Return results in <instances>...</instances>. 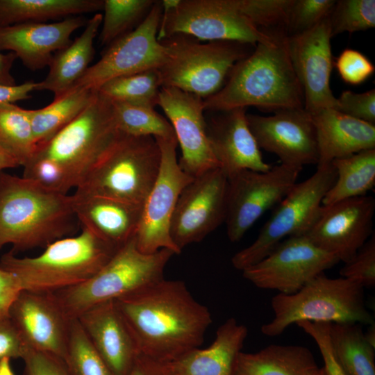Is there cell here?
Listing matches in <instances>:
<instances>
[{"label":"cell","mask_w":375,"mask_h":375,"mask_svg":"<svg viewBox=\"0 0 375 375\" xmlns=\"http://www.w3.org/2000/svg\"><path fill=\"white\" fill-rule=\"evenodd\" d=\"M115 302L140 353L164 363L199 347L212 322L179 280L164 278Z\"/></svg>","instance_id":"1"},{"label":"cell","mask_w":375,"mask_h":375,"mask_svg":"<svg viewBox=\"0 0 375 375\" xmlns=\"http://www.w3.org/2000/svg\"><path fill=\"white\" fill-rule=\"evenodd\" d=\"M288 35L274 31V40L257 43L238 62L224 86L204 99L205 110L220 112L254 106L265 112L304 108L301 84L287 47Z\"/></svg>","instance_id":"2"},{"label":"cell","mask_w":375,"mask_h":375,"mask_svg":"<svg viewBox=\"0 0 375 375\" xmlns=\"http://www.w3.org/2000/svg\"><path fill=\"white\" fill-rule=\"evenodd\" d=\"M78 226L72 195L0 171V251L8 244L15 254L44 249Z\"/></svg>","instance_id":"3"},{"label":"cell","mask_w":375,"mask_h":375,"mask_svg":"<svg viewBox=\"0 0 375 375\" xmlns=\"http://www.w3.org/2000/svg\"><path fill=\"white\" fill-rule=\"evenodd\" d=\"M119 249L81 227L78 235L54 241L35 257L19 258L10 251L1 256L0 267L12 273L23 290L54 292L90 278Z\"/></svg>","instance_id":"4"},{"label":"cell","mask_w":375,"mask_h":375,"mask_svg":"<svg viewBox=\"0 0 375 375\" xmlns=\"http://www.w3.org/2000/svg\"><path fill=\"white\" fill-rule=\"evenodd\" d=\"M271 306L274 317L261 327L262 333L269 337L279 335L291 324L302 321L374 324L365 303L364 288L347 278H329L324 273L294 294L275 295Z\"/></svg>","instance_id":"5"},{"label":"cell","mask_w":375,"mask_h":375,"mask_svg":"<svg viewBox=\"0 0 375 375\" xmlns=\"http://www.w3.org/2000/svg\"><path fill=\"white\" fill-rule=\"evenodd\" d=\"M160 150L151 136L119 132L74 193L98 195L143 206L157 178Z\"/></svg>","instance_id":"6"},{"label":"cell","mask_w":375,"mask_h":375,"mask_svg":"<svg viewBox=\"0 0 375 375\" xmlns=\"http://www.w3.org/2000/svg\"><path fill=\"white\" fill-rule=\"evenodd\" d=\"M173 255L167 249L143 253L134 236L90 278L51 293L67 316L75 319L97 304L115 301L164 278L165 267Z\"/></svg>","instance_id":"7"},{"label":"cell","mask_w":375,"mask_h":375,"mask_svg":"<svg viewBox=\"0 0 375 375\" xmlns=\"http://www.w3.org/2000/svg\"><path fill=\"white\" fill-rule=\"evenodd\" d=\"M167 59L158 69L162 87H173L205 99L224 85L235 65L256 45L236 41H201L182 34L160 41Z\"/></svg>","instance_id":"8"},{"label":"cell","mask_w":375,"mask_h":375,"mask_svg":"<svg viewBox=\"0 0 375 375\" xmlns=\"http://www.w3.org/2000/svg\"><path fill=\"white\" fill-rule=\"evenodd\" d=\"M119 132L112 101L97 91L89 106L49 141L38 146L33 156L60 165L76 188Z\"/></svg>","instance_id":"9"},{"label":"cell","mask_w":375,"mask_h":375,"mask_svg":"<svg viewBox=\"0 0 375 375\" xmlns=\"http://www.w3.org/2000/svg\"><path fill=\"white\" fill-rule=\"evenodd\" d=\"M335 179L336 172L329 164L317 166L311 176L297 182L276 206L254 242L232 257L233 266L242 271L264 258L285 238L305 235Z\"/></svg>","instance_id":"10"},{"label":"cell","mask_w":375,"mask_h":375,"mask_svg":"<svg viewBox=\"0 0 375 375\" xmlns=\"http://www.w3.org/2000/svg\"><path fill=\"white\" fill-rule=\"evenodd\" d=\"M182 34L199 41H236L256 45L274 40V33L255 26L238 8L235 0H180L162 10L158 41Z\"/></svg>","instance_id":"11"},{"label":"cell","mask_w":375,"mask_h":375,"mask_svg":"<svg viewBox=\"0 0 375 375\" xmlns=\"http://www.w3.org/2000/svg\"><path fill=\"white\" fill-rule=\"evenodd\" d=\"M162 14L161 1H156L141 24L109 44L70 90H97L113 78L160 69L167 59V49L157 38Z\"/></svg>","instance_id":"12"},{"label":"cell","mask_w":375,"mask_h":375,"mask_svg":"<svg viewBox=\"0 0 375 375\" xmlns=\"http://www.w3.org/2000/svg\"><path fill=\"white\" fill-rule=\"evenodd\" d=\"M302 169L281 163L266 172L244 169L227 178L224 223L229 240L240 241L267 210L278 205Z\"/></svg>","instance_id":"13"},{"label":"cell","mask_w":375,"mask_h":375,"mask_svg":"<svg viewBox=\"0 0 375 375\" xmlns=\"http://www.w3.org/2000/svg\"><path fill=\"white\" fill-rule=\"evenodd\" d=\"M160 150L156 181L143 206L135 240L139 250L152 253L162 249L181 251L174 243L170 226L179 195L194 178L182 170L176 158V138H155Z\"/></svg>","instance_id":"14"},{"label":"cell","mask_w":375,"mask_h":375,"mask_svg":"<svg viewBox=\"0 0 375 375\" xmlns=\"http://www.w3.org/2000/svg\"><path fill=\"white\" fill-rule=\"evenodd\" d=\"M338 262L335 256L315 246L306 236H292L242 270V276L259 288L292 294Z\"/></svg>","instance_id":"15"},{"label":"cell","mask_w":375,"mask_h":375,"mask_svg":"<svg viewBox=\"0 0 375 375\" xmlns=\"http://www.w3.org/2000/svg\"><path fill=\"white\" fill-rule=\"evenodd\" d=\"M228 178L219 168L194 178L181 192L172 218V239L181 251L224 222Z\"/></svg>","instance_id":"16"},{"label":"cell","mask_w":375,"mask_h":375,"mask_svg":"<svg viewBox=\"0 0 375 375\" xmlns=\"http://www.w3.org/2000/svg\"><path fill=\"white\" fill-rule=\"evenodd\" d=\"M374 212L375 199L367 195L322 205L305 236L346 262L373 235Z\"/></svg>","instance_id":"17"},{"label":"cell","mask_w":375,"mask_h":375,"mask_svg":"<svg viewBox=\"0 0 375 375\" xmlns=\"http://www.w3.org/2000/svg\"><path fill=\"white\" fill-rule=\"evenodd\" d=\"M331 38L328 16L312 28L287 38L290 60L303 90L304 110L311 115L336 107L330 87Z\"/></svg>","instance_id":"18"},{"label":"cell","mask_w":375,"mask_h":375,"mask_svg":"<svg viewBox=\"0 0 375 375\" xmlns=\"http://www.w3.org/2000/svg\"><path fill=\"white\" fill-rule=\"evenodd\" d=\"M204 99L173 87H161L158 106L169 120L181 150L179 166L195 178L219 168L207 135Z\"/></svg>","instance_id":"19"},{"label":"cell","mask_w":375,"mask_h":375,"mask_svg":"<svg viewBox=\"0 0 375 375\" xmlns=\"http://www.w3.org/2000/svg\"><path fill=\"white\" fill-rule=\"evenodd\" d=\"M247 119L259 148L275 154L281 164L301 168L317 165L316 129L304 108L281 110L270 116L247 114Z\"/></svg>","instance_id":"20"},{"label":"cell","mask_w":375,"mask_h":375,"mask_svg":"<svg viewBox=\"0 0 375 375\" xmlns=\"http://www.w3.org/2000/svg\"><path fill=\"white\" fill-rule=\"evenodd\" d=\"M8 317L28 349L65 358L72 319L51 292L22 290Z\"/></svg>","instance_id":"21"},{"label":"cell","mask_w":375,"mask_h":375,"mask_svg":"<svg viewBox=\"0 0 375 375\" xmlns=\"http://www.w3.org/2000/svg\"><path fill=\"white\" fill-rule=\"evenodd\" d=\"M216 112L219 114L206 122L207 135L219 168L226 177L244 169H270L249 127L246 108Z\"/></svg>","instance_id":"22"},{"label":"cell","mask_w":375,"mask_h":375,"mask_svg":"<svg viewBox=\"0 0 375 375\" xmlns=\"http://www.w3.org/2000/svg\"><path fill=\"white\" fill-rule=\"evenodd\" d=\"M87 21L72 16L53 23H23L0 28V51H10L28 69L49 66L56 52L67 47L70 36Z\"/></svg>","instance_id":"23"},{"label":"cell","mask_w":375,"mask_h":375,"mask_svg":"<svg viewBox=\"0 0 375 375\" xmlns=\"http://www.w3.org/2000/svg\"><path fill=\"white\" fill-rule=\"evenodd\" d=\"M76 319L114 375H129L140 353L115 301L97 304Z\"/></svg>","instance_id":"24"},{"label":"cell","mask_w":375,"mask_h":375,"mask_svg":"<svg viewBox=\"0 0 375 375\" xmlns=\"http://www.w3.org/2000/svg\"><path fill=\"white\" fill-rule=\"evenodd\" d=\"M72 197L81 227L118 248L135 236L142 206L98 195Z\"/></svg>","instance_id":"25"},{"label":"cell","mask_w":375,"mask_h":375,"mask_svg":"<svg viewBox=\"0 0 375 375\" xmlns=\"http://www.w3.org/2000/svg\"><path fill=\"white\" fill-rule=\"evenodd\" d=\"M247 335V328L230 317L219 326L209 347L193 349L166 364L172 375H234Z\"/></svg>","instance_id":"26"},{"label":"cell","mask_w":375,"mask_h":375,"mask_svg":"<svg viewBox=\"0 0 375 375\" xmlns=\"http://www.w3.org/2000/svg\"><path fill=\"white\" fill-rule=\"evenodd\" d=\"M317 133L319 161L326 165L337 158L375 149V125L324 109L311 115Z\"/></svg>","instance_id":"27"},{"label":"cell","mask_w":375,"mask_h":375,"mask_svg":"<svg viewBox=\"0 0 375 375\" xmlns=\"http://www.w3.org/2000/svg\"><path fill=\"white\" fill-rule=\"evenodd\" d=\"M103 15L97 13L87 21L83 33L67 47L56 52L47 76L36 83L35 90H48L54 99L67 93L85 74L95 51L94 40L101 26Z\"/></svg>","instance_id":"28"},{"label":"cell","mask_w":375,"mask_h":375,"mask_svg":"<svg viewBox=\"0 0 375 375\" xmlns=\"http://www.w3.org/2000/svg\"><path fill=\"white\" fill-rule=\"evenodd\" d=\"M319 369L308 348L272 344L256 353L241 351L234 375H317Z\"/></svg>","instance_id":"29"},{"label":"cell","mask_w":375,"mask_h":375,"mask_svg":"<svg viewBox=\"0 0 375 375\" xmlns=\"http://www.w3.org/2000/svg\"><path fill=\"white\" fill-rule=\"evenodd\" d=\"M103 0H0V28L103 10Z\"/></svg>","instance_id":"30"},{"label":"cell","mask_w":375,"mask_h":375,"mask_svg":"<svg viewBox=\"0 0 375 375\" xmlns=\"http://www.w3.org/2000/svg\"><path fill=\"white\" fill-rule=\"evenodd\" d=\"M336 179L325 194L322 205L366 196L375 185V149L363 150L333 160Z\"/></svg>","instance_id":"31"},{"label":"cell","mask_w":375,"mask_h":375,"mask_svg":"<svg viewBox=\"0 0 375 375\" xmlns=\"http://www.w3.org/2000/svg\"><path fill=\"white\" fill-rule=\"evenodd\" d=\"M97 90L73 88L46 107L29 110L36 148L77 117L92 101Z\"/></svg>","instance_id":"32"},{"label":"cell","mask_w":375,"mask_h":375,"mask_svg":"<svg viewBox=\"0 0 375 375\" xmlns=\"http://www.w3.org/2000/svg\"><path fill=\"white\" fill-rule=\"evenodd\" d=\"M329 339L347 375H375V347L365 339L360 324L331 323Z\"/></svg>","instance_id":"33"},{"label":"cell","mask_w":375,"mask_h":375,"mask_svg":"<svg viewBox=\"0 0 375 375\" xmlns=\"http://www.w3.org/2000/svg\"><path fill=\"white\" fill-rule=\"evenodd\" d=\"M0 147L22 167L33 157L36 144L29 110L0 104Z\"/></svg>","instance_id":"34"},{"label":"cell","mask_w":375,"mask_h":375,"mask_svg":"<svg viewBox=\"0 0 375 375\" xmlns=\"http://www.w3.org/2000/svg\"><path fill=\"white\" fill-rule=\"evenodd\" d=\"M161 87L158 69H150L113 78L97 91L113 101L155 108Z\"/></svg>","instance_id":"35"},{"label":"cell","mask_w":375,"mask_h":375,"mask_svg":"<svg viewBox=\"0 0 375 375\" xmlns=\"http://www.w3.org/2000/svg\"><path fill=\"white\" fill-rule=\"evenodd\" d=\"M153 0H103L99 42L108 46L135 28L154 5Z\"/></svg>","instance_id":"36"},{"label":"cell","mask_w":375,"mask_h":375,"mask_svg":"<svg viewBox=\"0 0 375 375\" xmlns=\"http://www.w3.org/2000/svg\"><path fill=\"white\" fill-rule=\"evenodd\" d=\"M111 101L115 123L122 133L135 137L176 138L169 122L155 108Z\"/></svg>","instance_id":"37"},{"label":"cell","mask_w":375,"mask_h":375,"mask_svg":"<svg viewBox=\"0 0 375 375\" xmlns=\"http://www.w3.org/2000/svg\"><path fill=\"white\" fill-rule=\"evenodd\" d=\"M64 362L70 375H114L77 319H72Z\"/></svg>","instance_id":"38"},{"label":"cell","mask_w":375,"mask_h":375,"mask_svg":"<svg viewBox=\"0 0 375 375\" xmlns=\"http://www.w3.org/2000/svg\"><path fill=\"white\" fill-rule=\"evenodd\" d=\"M328 20L331 37L372 28L375 26V1H335Z\"/></svg>","instance_id":"39"},{"label":"cell","mask_w":375,"mask_h":375,"mask_svg":"<svg viewBox=\"0 0 375 375\" xmlns=\"http://www.w3.org/2000/svg\"><path fill=\"white\" fill-rule=\"evenodd\" d=\"M293 0H235L240 11L263 31L285 30Z\"/></svg>","instance_id":"40"},{"label":"cell","mask_w":375,"mask_h":375,"mask_svg":"<svg viewBox=\"0 0 375 375\" xmlns=\"http://www.w3.org/2000/svg\"><path fill=\"white\" fill-rule=\"evenodd\" d=\"M335 0H293L285 30L288 36L303 33L326 18Z\"/></svg>","instance_id":"41"},{"label":"cell","mask_w":375,"mask_h":375,"mask_svg":"<svg viewBox=\"0 0 375 375\" xmlns=\"http://www.w3.org/2000/svg\"><path fill=\"white\" fill-rule=\"evenodd\" d=\"M23 169V177L47 190L67 194L71 189L75 188L65 170L49 159L33 156Z\"/></svg>","instance_id":"42"},{"label":"cell","mask_w":375,"mask_h":375,"mask_svg":"<svg viewBox=\"0 0 375 375\" xmlns=\"http://www.w3.org/2000/svg\"><path fill=\"white\" fill-rule=\"evenodd\" d=\"M341 277L357 283L362 288L375 286L374 234L358 250L340 271Z\"/></svg>","instance_id":"43"},{"label":"cell","mask_w":375,"mask_h":375,"mask_svg":"<svg viewBox=\"0 0 375 375\" xmlns=\"http://www.w3.org/2000/svg\"><path fill=\"white\" fill-rule=\"evenodd\" d=\"M333 64L343 81L351 85L362 83L375 72V67L369 58L352 49L343 50Z\"/></svg>","instance_id":"44"},{"label":"cell","mask_w":375,"mask_h":375,"mask_svg":"<svg viewBox=\"0 0 375 375\" xmlns=\"http://www.w3.org/2000/svg\"><path fill=\"white\" fill-rule=\"evenodd\" d=\"M335 110L349 117L375 125V90L362 93L342 92Z\"/></svg>","instance_id":"45"},{"label":"cell","mask_w":375,"mask_h":375,"mask_svg":"<svg viewBox=\"0 0 375 375\" xmlns=\"http://www.w3.org/2000/svg\"><path fill=\"white\" fill-rule=\"evenodd\" d=\"M296 324L315 340L324 360L326 375H347L335 358L330 344L331 323L302 321Z\"/></svg>","instance_id":"46"},{"label":"cell","mask_w":375,"mask_h":375,"mask_svg":"<svg viewBox=\"0 0 375 375\" xmlns=\"http://www.w3.org/2000/svg\"><path fill=\"white\" fill-rule=\"evenodd\" d=\"M22 360L23 375H70L64 360L48 353L28 349Z\"/></svg>","instance_id":"47"},{"label":"cell","mask_w":375,"mask_h":375,"mask_svg":"<svg viewBox=\"0 0 375 375\" xmlns=\"http://www.w3.org/2000/svg\"><path fill=\"white\" fill-rule=\"evenodd\" d=\"M28 349L9 317L0 318V362L5 358L22 359Z\"/></svg>","instance_id":"48"},{"label":"cell","mask_w":375,"mask_h":375,"mask_svg":"<svg viewBox=\"0 0 375 375\" xmlns=\"http://www.w3.org/2000/svg\"><path fill=\"white\" fill-rule=\"evenodd\" d=\"M22 290L16 277L0 267V318L8 317L10 308Z\"/></svg>","instance_id":"49"},{"label":"cell","mask_w":375,"mask_h":375,"mask_svg":"<svg viewBox=\"0 0 375 375\" xmlns=\"http://www.w3.org/2000/svg\"><path fill=\"white\" fill-rule=\"evenodd\" d=\"M36 82L27 81L20 85H0V104L15 103L31 97L30 93L35 90Z\"/></svg>","instance_id":"50"},{"label":"cell","mask_w":375,"mask_h":375,"mask_svg":"<svg viewBox=\"0 0 375 375\" xmlns=\"http://www.w3.org/2000/svg\"><path fill=\"white\" fill-rule=\"evenodd\" d=\"M129 375H172L166 363L140 354Z\"/></svg>","instance_id":"51"},{"label":"cell","mask_w":375,"mask_h":375,"mask_svg":"<svg viewBox=\"0 0 375 375\" xmlns=\"http://www.w3.org/2000/svg\"><path fill=\"white\" fill-rule=\"evenodd\" d=\"M16 58L17 56L12 52L2 53L0 51V85H17L10 72Z\"/></svg>","instance_id":"52"},{"label":"cell","mask_w":375,"mask_h":375,"mask_svg":"<svg viewBox=\"0 0 375 375\" xmlns=\"http://www.w3.org/2000/svg\"><path fill=\"white\" fill-rule=\"evenodd\" d=\"M19 166L18 162L0 147V171Z\"/></svg>","instance_id":"53"},{"label":"cell","mask_w":375,"mask_h":375,"mask_svg":"<svg viewBox=\"0 0 375 375\" xmlns=\"http://www.w3.org/2000/svg\"><path fill=\"white\" fill-rule=\"evenodd\" d=\"M0 375H15L10 358H5L0 362Z\"/></svg>","instance_id":"54"},{"label":"cell","mask_w":375,"mask_h":375,"mask_svg":"<svg viewBox=\"0 0 375 375\" xmlns=\"http://www.w3.org/2000/svg\"><path fill=\"white\" fill-rule=\"evenodd\" d=\"M369 328L365 333L364 335L367 341L375 347V326L374 324L369 325Z\"/></svg>","instance_id":"55"},{"label":"cell","mask_w":375,"mask_h":375,"mask_svg":"<svg viewBox=\"0 0 375 375\" xmlns=\"http://www.w3.org/2000/svg\"><path fill=\"white\" fill-rule=\"evenodd\" d=\"M317 375H326L325 372H324L323 367H322V368H320V369H319V372L317 373Z\"/></svg>","instance_id":"56"}]
</instances>
